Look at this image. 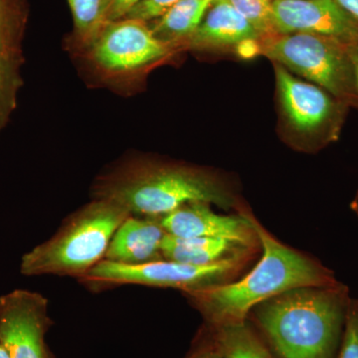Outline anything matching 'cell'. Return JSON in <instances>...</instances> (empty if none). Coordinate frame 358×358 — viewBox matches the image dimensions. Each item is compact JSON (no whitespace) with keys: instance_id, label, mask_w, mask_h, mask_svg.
Instances as JSON below:
<instances>
[{"instance_id":"7a4b0ae2","label":"cell","mask_w":358,"mask_h":358,"mask_svg":"<svg viewBox=\"0 0 358 358\" xmlns=\"http://www.w3.org/2000/svg\"><path fill=\"white\" fill-rule=\"evenodd\" d=\"M350 298L348 287H303L253 308L278 358H336Z\"/></svg>"},{"instance_id":"ffe728a7","label":"cell","mask_w":358,"mask_h":358,"mask_svg":"<svg viewBox=\"0 0 358 358\" xmlns=\"http://www.w3.org/2000/svg\"><path fill=\"white\" fill-rule=\"evenodd\" d=\"M179 0H141L124 18L145 23L147 21L159 20Z\"/></svg>"},{"instance_id":"4fadbf2b","label":"cell","mask_w":358,"mask_h":358,"mask_svg":"<svg viewBox=\"0 0 358 358\" xmlns=\"http://www.w3.org/2000/svg\"><path fill=\"white\" fill-rule=\"evenodd\" d=\"M260 38L255 28L228 0H215L196 31L185 42L192 48L216 49L242 46Z\"/></svg>"},{"instance_id":"f1b7e54d","label":"cell","mask_w":358,"mask_h":358,"mask_svg":"<svg viewBox=\"0 0 358 358\" xmlns=\"http://www.w3.org/2000/svg\"><path fill=\"white\" fill-rule=\"evenodd\" d=\"M49 358H54L53 355H52L51 353L50 355H49Z\"/></svg>"},{"instance_id":"4316f807","label":"cell","mask_w":358,"mask_h":358,"mask_svg":"<svg viewBox=\"0 0 358 358\" xmlns=\"http://www.w3.org/2000/svg\"><path fill=\"white\" fill-rule=\"evenodd\" d=\"M352 209L353 211H355V213L357 214V216L358 217V192L357 196H355V200H353L352 201Z\"/></svg>"},{"instance_id":"277c9868","label":"cell","mask_w":358,"mask_h":358,"mask_svg":"<svg viewBox=\"0 0 358 358\" xmlns=\"http://www.w3.org/2000/svg\"><path fill=\"white\" fill-rule=\"evenodd\" d=\"M131 214L96 199L70 216L50 239L21 259L25 275H64L81 280L105 259L115 231Z\"/></svg>"},{"instance_id":"6da1fadb","label":"cell","mask_w":358,"mask_h":358,"mask_svg":"<svg viewBox=\"0 0 358 358\" xmlns=\"http://www.w3.org/2000/svg\"><path fill=\"white\" fill-rule=\"evenodd\" d=\"M240 211L249 219L258 235L262 257L255 267L238 281L185 293L203 315L207 326L246 322L257 306L291 289L338 284L331 270L282 244L251 213Z\"/></svg>"},{"instance_id":"7c38bea8","label":"cell","mask_w":358,"mask_h":358,"mask_svg":"<svg viewBox=\"0 0 358 358\" xmlns=\"http://www.w3.org/2000/svg\"><path fill=\"white\" fill-rule=\"evenodd\" d=\"M166 235L159 218L129 215L115 231L103 260L126 265L162 260Z\"/></svg>"},{"instance_id":"7402d4cb","label":"cell","mask_w":358,"mask_h":358,"mask_svg":"<svg viewBox=\"0 0 358 358\" xmlns=\"http://www.w3.org/2000/svg\"><path fill=\"white\" fill-rule=\"evenodd\" d=\"M185 358H224L213 348L196 338L192 352Z\"/></svg>"},{"instance_id":"cb8c5ba5","label":"cell","mask_w":358,"mask_h":358,"mask_svg":"<svg viewBox=\"0 0 358 358\" xmlns=\"http://www.w3.org/2000/svg\"><path fill=\"white\" fill-rule=\"evenodd\" d=\"M348 53L355 69V79L358 87V43L348 44Z\"/></svg>"},{"instance_id":"2e32d148","label":"cell","mask_w":358,"mask_h":358,"mask_svg":"<svg viewBox=\"0 0 358 358\" xmlns=\"http://www.w3.org/2000/svg\"><path fill=\"white\" fill-rule=\"evenodd\" d=\"M215 0H179L155 23L152 31L169 47L185 42L201 24Z\"/></svg>"},{"instance_id":"3957f363","label":"cell","mask_w":358,"mask_h":358,"mask_svg":"<svg viewBox=\"0 0 358 358\" xmlns=\"http://www.w3.org/2000/svg\"><path fill=\"white\" fill-rule=\"evenodd\" d=\"M96 199L109 200L131 215L162 218L192 202L238 208L237 199L217 176L196 167L140 162L103 179Z\"/></svg>"},{"instance_id":"30bf717a","label":"cell","mask_w":358,"mask_h":358,"mask_svg":"<svg viewBox=\"0 0 358 358\" xmlns=\"http://www.w3.org/2000/svg\"><path fill=\"white\" fill-rule=\"evenodd\" d=\"M271 20L278 34L306 33L358 43V23L334 0H273Z\"/></svg>"},{"instance_id":"8992f818","label":"cell","mask_w":358,"mask_h":358,"mask_svg":"<svg viewBox=\"0 0 358 358\" xmlns=\"http://www.w3.org/2000/svg\"><path fill=\"white\" fill-rule=\"evenodd\" d=\"M252 255L253 251L246 252L205 266L188 265L166 259L140 265H126L103 260L82 278L81 281L93 289L141 285L178 289L183 293H187L231 282L243 270Z\"/></svg>"},{"instance_id":"484cf974","label":"cell","mask_w":358,"mask_h":358,"mask_svg":"<svg viewBox=\"0 0 358 358\" xmlns=\"http://www.w3.org/2000/svg\"><path fill=\"white\" fill-rule=\"evenodd\" d=\"M0 358H10L6 348H4L1 343H0Z\"/></svg>"},{"instance_id":"52a82bcc","label":"cell","mask_w":358,"mask_h":358,"mask_svg":"<svg viewBox=\"0 0 358 358\" xmlns=\"http://www.w3.org/2000/svg\"><path fill=\"white\" fill-rule=\"evenodd\" d=\"M278 92L285 115L299 133L320 138V143L338 136L348 106L317 85L301 81L275 64Z\"/></svg>"},{"instance_id":"8fae6325","label":"cell","mask_w":358,"mask_h":358,"mask_svg":"<svg viewBox=\"0 0 358 358\" xmlns=\"http://www.w3.org/2000/svg\"><path fill=\"white\" fill-rule=\"evenodd\" d=\"M211 204L192 202L182 205L159 218L167 234L181 238H215L234 242L245 248L257 250L260 246L258 235L249 219L239 215H220Z\"/></svg>"},{"instance_id":"9c48e42d","label":"cell","mask_w":358,"mask_h":358,"mask_svg":"<svg viewBox=\"0 0 358 358\" xmlns=\"http://www.w3.org/2000/svg\"><path fill=\"white\" fill-rule=\"evenodd\" d=\"M92 43L96 64L113 72L140 69L164 57L169 50L145 22L129 18L103 26Z\"/></svg>"},{"instance_id":"83f0119b","label":"cell","mask_w":358,"mask_h":358,"mask_svg":"<svg viewBox=\"0 0 358 358\" xmlns=\"http://www.w3.org/2000/svg\"><path fill=\"white\" fill-rule=\"evenodd\" d=\"M2 83H3V71H2V65L0 62V91H1Z\"/></svg>"},{"instance_id":"603a6c76","label":"cell","mask_w":358,"mask_h":358,"mask_svg":"<svg viewBox=\"0 0 358 358\" xmlns=\"http://www.w3.org/2000/svg\"><path fill=\"white\" fill-rule=\"evenodd\" d=\"M338 6L358 23V0H334Z\"/></svg>"},{"instance_id":"d4e9b609","label":"cell","mask_w":358,"mask_h":358,"mask_svg":"<svg viewBox=\"0 0 358 358\" xmlns=\"http://www.w3.org/2000/svg\"><path fill=\"white\" fill-rule=\"evenodd\" d=\"M4 48H6V44H4V14L1 2H0V56L3 54Z\"/></svg>"},{"instance_id":"5b68a950","label":"cell","mask_w":358,"mask_h":358,"mask_svg":"<svg viewBox=\"0 0 358 358\" xmlns=\"http://www.w3.org/2000/svg\"><path fill=\"white\" fill-rule=\"evenodd\" d=\"M259 51L296 73L346 106L358 108V87L348 44L320 35L272 33L262 37Z\"/></svg>"},{"instance_id":"e0dca14e","label":"cell","mask_w":358,"mask_h":358,"mask_svg":"<svg viewBox=\"0 0 358 358\" xmlns=\"http://www.w3.org/2000/svg\"><path fill=\"white\" fill-rule=\"evenodd\" d=\"M80 37L93 42L102 31V0H68Z\"/></svg>"},{"instance_id":"5bb4252c","label":"cell","mask_w":358,"mask_h":358,"mask_svg":"<svg viewBox=\"0 0 358 358\" xmlns=\"http://www.w3.org/2000/svg\"><path fill=\"white\" fill-rule=\"evenodd\" d=\"M254 249L215 238H181L167 234L162 243V258L188 265L205 266Z\"/></svg>"},{"instance_id":"ba28073f","label":"cell","mask_w":358,"mask_h":358,"mask_svg":"<svg viewBox=\"0 0 358 358\" xmlns=\"http://www.w3.org/2000/svg\"><path fill=\"white\" fill-rule=\"evenodd\" d=\"M51 324L41 294L15 289L0 296V343L10 358H49L45 334Z\"/></svg>"},{"instance_id":"ac0fdd59","label":"cell","mask_w":358,"mask_h":358,"mask_svg":"<svg viewBox=\"0 0 358 358\" xmlns=\"http://www.w3.org/2000/svg\"><path fill=\"white\" fill-rule=\"evenodd\" d=\"M261 35V38L274 33L272 26L273 0H228Z\"/></svg>"},{"instance_id":"9a60e30c","label":"cell","mask_w":358,"mask_h":358,"mask_svg":"<svg viewBox=\"0 0 358 358\" xmlns=\"http://www.w3.org/2000/svg\"><path fill=\"white\" fill-rule=\"evenodd\" d=\"M197 338L210 345L224 358H275L247 320L222 326L206 324Z\"/></svg>"},{"instance_id":"44dd1931","label":"cell","mask_w":358,"mask_h":358,"mask_svg":"<svg viewBox=\"0 0 358 358\" xmlns=\"http://www.w3.org/2000/svg\"><path fill=\"white\" fill-rule=\"evenodd\" d=\"M141 0H102V21L103 26L126 17L127 14Z\"/></svg>"},{"instance_id":"d6986e66","label":"cell","mask_w":358,"mask_h":358,"mask_svg":"<svg viewBox=\"0 0 358 358\" xmlns=\"http://www.w3.org/2000/svg\"><path fill=\"white\" fill-rule=\"evenodd\" d=\"M336 358H358V300L350 299Z\"/></svg>"}]
</instances>
